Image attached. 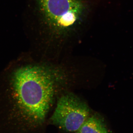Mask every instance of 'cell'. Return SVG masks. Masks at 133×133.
Segmentation results:
<instances>
[{"mask_svg": "<svg viewBox=\"0 0 133 133\" xmlns=\"http://www.w3.org/2000/svg\"><path fill=\"white\" fill-rule=\"evenodd\" d=\"M76 133H108L102 118L98 115L90 116Z\"/></svg>", "mask_w": 133, "mask_h": 133, "instance_id": "277c9868", "label": "cell"}, {"mask_svg": "<svg viewBox=\"0 0 133 133\" xmlns=\"http://www.w3.org/2000/svg\"><path fill=\"white\" fill-rule=\"evenodd\" d=\"M48 44L80 37L92 22L98 0H36Z\"/></svg>", "mask_w": 133, "mask_h": 133, "instance_id": "7a4b0ae2", "label": "cell"}, {"mask_svg": "<svg viewBox=\"0 0 133 133\" xmlns=\"http://www.w3.org/2000/svg\"><path fill=\"white\" fill-rule=\"evenodd\" d=\"M12 74L10 97L15 109L25 118L42 123L63 83L62 71L48 65L25 64Z\"/></svg>", "mask_w": 133, "mask_h": 133, "instance_id": "6da1fadb", "label": "cell"}, {"mask_svg": "<svg viewBox=\"0 0 133 133\" xmlns=\"http://www.w3.org/2000/svg\"><path fill=\"white\" fill-rule=\"evenodd\" d=\"M88 105L71 93L63 95L58 100L50 118L52 124L67 132H77L90 116Z\"/></svg>", "mask_w": 133, "mask_h": 133, "instance_id": "3957f363", "label": "cell"}]
</instances>
